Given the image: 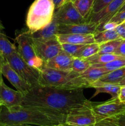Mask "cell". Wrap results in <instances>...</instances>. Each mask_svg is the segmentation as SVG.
Wrapping results in <instances>:
<instances>
[{
	"label": "cell",
	"mask_w": 125,
	"mask_h": 126,
	"mask_svg": "<svg viewBox=\"0 0 125 126\" xmlns=\"http://www.w3.org/2000/svg\"><path fill=\"white\" fill-rule=\"evenodd\" d=\"M94 37L96 43L99 44L110 41L121 39L115 29L96 32L94 34Z\"/></svg>",
	"instance_id": "obj_22"
},
{
	"label": "cell",
	"mask_w": 125,
	"mask_h": 126,
	"mask_svg": "<svg viewBox=\"0 0 125 126\" xmlns=\"http://www.w3.org/2000/svg\"><path fill=\"white\" fill-rule=\"evenodd\" d=\"M95 0H71L76 9L87 20L89 17Z\"/></svg>",
	"instance_id": "obj_20"
},
{
	"label": "cell",
	"mask_w": 125,
	"mask_h": 126,
	"mask_svg": "<svg viewBox=\"0 0 125 126\" xmlns=\"http://www.w3.org/2000/svg\"><path fill=\"white\" fill-rule=\"evenodd\" d=\"M0 126H5V125H4V124H1V123H0Z\"/></svg>",
	"instance_id": "obj_45"
},
{
	"label": "cell",
	"mask_w": 125,
	"mask_h": 126,
	"mask_svg": "<svg viewBox=\"0 0 125 126\" xmlns=\"http://www.w3.org/2000/svg\"><path fill=\"white\" fill-rule=\"evenodd\" d=\"M34 41L37 54L44 63L55 57L62 51L61 43L57 39L46 41H40L34 39Z\"/></svg>",
	"instance_id": "obj_11"
},
{
	"label": "cell",
	"mask_w": 125,
	"mask_h": 126,
	"mask_svg": "<svg viewBox=\"0 0 125 126\" xmlns=\"http://www.w3.org/2000/svg\"><path fill=\"white\" fill-rule=\"evenodd\" d=\"M122 40L123 39H118L100 44L98 54H114Z\"/></svg>",
	"instance_id": "obj_28"
},
{
	"label": "cell",
	"mask_w": 125,
	"mask_h": 126,
	"mask_svg": "<svg viewBox=\"0 0 125 126\" xmlns=\"http://www.w3.org/2000/svg\"><path fill=\"white\" fill-rule=\"evenodd\" d=\"M53 20L58 25L74 24L87 22L76 9L71 0H67L62 6L55 10Z\"/></svg>",
	"instance_id": "obj_8"
},
{
	"label": "cell",
	"mask_w": 125,
	"mask_h": 126,
	"mask_svg": "<svg viewBox=\"0 0 125 126\" xmlns=\"http://www.w3.org/2000/svg\"><path fill=\"white\" fill-rule=\"evenodd\" d=\"M5 126H36L29 124H13V125H5Z\"/></svg>",
	"instance_id": "obj_39"
},
{
	"label": "cell",
	"mask_w": 125,
	"mask_h": 126,
	"mask_svg": "<svg viewBox=\"0 0 125 126\" xmlns=\"http://www.w3.org/2000/svg\"><path fill=\"white\" fill-rule=\"evenodd\" d=\"M107 73L102 68L96 67L91 65L88 70L80 75L82 78L89 85V87H91L92 84L100 79Z\"/></svg>",
	"instance_id": "obj_19"
},
{
	"label": "cell",
	"mask_w": 125,
	"mask_h": 126,
	"mask_svg": "<svg viewBox=\"0 0 125 126\" xmlns=\"http://www.w3.org/2000/svg\"><path fill=\"white\" fill-rule=\"evenodd\" d=\"M2 75L11 82L13 87H15L16 90L20 92L24 95L32 88L31 86L27 83L21 77L20 75L11 67L7 61L2 66Z\"/></svg>",
	"instance_id": "obj_13"
},
{
	"label": "cell",
	"mask_w": 125,
	"mask_h": 126,
	"mask_svg": "<svg viewBox=\"0 0 125 126\" xmlns=\"http://www.w3.org/2000/svg\"><path fill=\"white\" fill-rule=\"evenodd\" d=\"M61 47L64 52L72 57H75L79 53L81 49L86 44H75L69 43H62Z\"/></svg>",
	"instance_id": "obj_29"
},
{
	"label": "cell",
	"mask_w": 125,
	"mask_h": 126,
	"mask_svg": "<svg viewBox=\"0 0 125 126\" xmlns=\"http://www.w3.org/2000/svg\"><path fill=\"white\" fill-rule=\"evenodd\" d=\"M114 54L120 56L125 57V39H123L122 41L116 48Z\"/></svg>",
	"instance_id": "obj_33"
},
{
	"label": "cell",
	"mask_w": 125,
	"mask_h": 126,
	"mask_svg": "<svg viewBox=\"0 0 125 126\" xmlns=\"http://www.w3.org/2000/svg\"><path fill=\"white\" fill-rule=\"evenodd\" d=\"M113 0H95L92 8L90 14H93L99 12L103 9L105 8Z\"/></svg>",
	"instance_id": "obj_30"
},
{
	"label": "cell",
	"mask_w": 125,
	"mask_h": 126,
	"mask_svg": "<svg viewBox=\"0 0 125 126\" xmlns=\"http://www.w3.org/2000/svg\"><path fill=\"white\" fill-rule=\"evenodd\" d=\"M52 1L55 6V10H56L62 6L67 1L66 0H52Z\"/></svg>",
	"instance_id": "obj_38"
},
{
	"label": "cell",
	"mask_w": 125,
	"mask_h": 126,
	"mask_svg": "<svg viewBox=\"0 0 125 126\" xmlns=\"http://www.w3.org/2000/svg\"><path fill=\"white\" fill-rule=\"evenodd\" d=\"M119 85H120V86H125V78L123 79V80H121V81H120V82H119L118 84Z\"/></svg>",
	"instance_id": "obj_41"
},
{
	"label": "cell",
	"mask_w": 125,
	"mask_h": 126,
	"mask_svg": "<svg viewBox=\"0 0 125 126\" xmlns=\"http://www.w3.org/2000/svg\"><path fill=\"white\" fill-rule=\"evenodd\" d=\"M125 78V66L110 71L105 74L99 81L107 83L118 84L119 82Z\"/></svg>",
	"instance_id": "obj_21"
},
{
	"label": "cell",
	"mask_w": 125,
	"mask_h": 126,
	"mask_svg": "<svg viewBox=\"0 0 125 126\" xmlns=\"http://www.w3.org/2000/svg\"><path fill=\"white\" fill-rule=\"evenodd\" d=\"M110 22H114L116 24L119 25L125 22V10L121 12H118L113 17V18L110 20Z\"/></svg>",
	"instance_id": "obj_32"
},
{
	"label": "cell",
	"mask_w": 125,
	"mask_h": 126,
	"mask_svg": "<svg viewBox=\"0 0 125 126\" xmlns=\"http://www.w3.org/2000/svg\"><path fill=\"white\" fill-rule=\"evenodd\" d=\"M79 75L73 71H61L44 65L40 70L39 85L58 88L80 89L77 79Z\"/></svg>",
	"instance_id": "obj_4"
},
{
	"label": "cell",
	"mask_w": 125,
	"mask_h": 126,
	"mask_svg": "<svg viewBox=\"0 0 125 126\" xmlns=\"http://www.w3.org/2000/svg\"><path fill=\"white\" fill-rule=\"evenodd\" d=\"M6 61L31 87L39 85L40 70L27 63L18 50L6 57Z\"/></svg>",
	"instance_id": "obj_6"
},
{
	"label": "cell",
	"mask_w": 125,
	"mask_h": 126,
	"mask_svg": "<svg viewBox=\"0 0 125 126\" xmlns=\"http://www.w3.org/2000/svg\"><path fill=\"white\" fill-rule=\"evenodd\" d=\"M66 1H67V0H66Z\"/></svg>",
	"instance_id": "obj_48"
},
{
	"label": "cell",
	"mask_w": 125,
	"mask_h": 126,
	"mask_svg": "<svg viewBox=\"0 0 125 126\" xmlns=\"http://www.w3.org/2000/svg\"><path fill=\"white\" fill-rule=\"evenodd\" d=\"M83 89H66L38 85L23 97L22 105L39 107L67 115L76 110L91 107Z\"/></svg>",
	"instance_id": "obj_1"
},
{
	"label": "cell",
	"mask_w": 125,
	"mask_h": 126,
	"mask_svg": "<svg viewBox=\"0 0 125 126\" xmlns=\"http://www.w3.org/2000/svg\"><path fill=\"white\" fill-rule=\"evenodd\" d=\"M124 103H125V101H124Z\"/></svg>",
	"instance_id": "obj_46"
},
{
	"label": "cell",
	"mask_w": 125,
	"mask_h": 126,
	"mask_svg": "<svg viewBox=\"0 0 125 126\" xmlns=\"http://www.w3.org/2000/svg\"></svg>",
	"instance_id": "obj_49"
},
{
	"label": "cell",
	"mask_w": 125,
	"mask_h": 126,
	"mask_svg": "<svg viewBox=\"0 0 125 126\" xmlns=\"http://www.w3.org/2000/svg\"><path fill=\"white\" fill-rule=\"evenodd\" d=\"M4 28V27L3 25H2V22H1V21L0 20V29L3 30Z\"/></svg>",
	"instance_id": "obj_43"
},
{
	"label": "cell",
	"mask_w": 125,
	"mask_h": 126,
	"mask_svg": "<svg viewBox=\"0 0 125 126\" xmlns=\"http://www.w3.org/2000/svg\"><path fill=\"white\" fill-rule=\"evenodd\" d=\"M66 115L39 107L18 105L7 108L2 106L0 123L4 125L29 124L37 126H51L65 124Z\"/></svg>",
	"instance_id": "obj_2"
},
{
	"label": "cell",
	"mask_w": 125,
	"mask_h": 126,
	"mask_svg": "<svg viewBox=\"0 0 125 126\" xmlns=\"http://www.w3.org/2000/svg\"><path fill=\"white\" fill-rule=\"evenodd\" d=\"M24 95L17 90L6 86L2 81L0 84V103L7 108L22 105Z\"/></svg>",
	"instance_id": "obj_12"
},
{
	"label": "cell",
	"mask_w": 125,
	"mask_h": 126,
	"mask_svg": "<svg viewBox=\"0 0 125 126\" xmlns=\"http://www.w3.org/2000/svg\"><path fill=\"white\" fill-rule=\"evenodd\" d=\"M118 99L122 102H124V101L125 100V86H121Z\"/></svg>",
	"instance_id": "obj_37"
},
{
	"label": "cell",
	"mask_w": 125,
	"mask_h": 126,
	"mask_svg": "<svg viewBox=\"0 0 125 126\" xmlns=\"http://www.w3.org/2000/svg\"><path fill=\"white\" fill-rule=\"evenodd\" d=\"M6 62V59L4 55L0 52V84L3 81V79H2V66H3L4 64Z\"/></svg>",
	"instance_id": "obj_35"
},
{
	"label": "cell",
	"mask_w": 125,
	"mask_h": 126,
	"mask_svg": "<svg viewBox=\"0 0 125 126\" xmlns=\"http://www.w3.org/2000/svg\"><path fill=\"white\" fill-rule=\"evenodd\" d=\"M106 120L113 123L118 126H125V113H122L115 116L108 118L106 119Z\"/></svg>",
	"instance_id": "obj_31"
},
{
	"label": "cell",
	"mask_w": 125,
	"mask_h": 126,
	"mask_svg": "<svg viewBox=\"0 0 125 126\" xmlns=\"http://www.w3.org/2000/svg\"><path fill=\"white\" fill-rule=\"evenodd\" d=\"M96 122L91 107L70 112L65 119L67 126H93Z\"/></svg>",
	"instance_id": "obj_9"
},
{
	"label": "cell",
	"mask_w": 125,
	"mask_h": 126,
	"mask_svg": "<svg viewBox=\"0 0 125 126\" xmlns=\"http://www.w3.org/2000/svg\"><path fill=\"white\" fill-rule=\"evenodd\" d=\"M125 0H113L108 6L99 12L89 15L87 22H94L98 25V28L110 22L115 14L118 13Z\"/></svg>",
	"instance_id": "obj_10"
},
{
	"label": "cell",
	"mask_w": 125,
	"mask_h": 126,
	"mask_svg": "<svg viewBox=\"0 0 125 126\" xmlns=\"http://www.w3.org/2000/svg\"><path fill=\"white\" fill-rule=\"evenodd\" d=\"M51 126H67L65 124H62V123H60V124H56V125H53Z\"/></svg>",
	"instance_id": "obj_42"
},
{
	"label": "cell",
	"mask_w": 125,
	"mask_h": 126,
	"mask_svg": "<svg viewBox=\"0 0 125 126\" xmlns=\"http://www.w3.org/2000/svg\"><path fill=\"white\" fill-rule=\"evenodd\" d=\"M99 50V44L96 42L85 45L75 57L88 59L95 54H98Z\"/></svg>",
	"instance_id": "obj_26"
},
{
	"label": "cell",
	"mask_w": 125,
	"mask_h": 126,
	"mask_svg": "<svg viewBox=\"0 0 125 126\" xmlns=\"http://www.w3.org/2000/svg\"><path fill=\"white\" fill-rule=\"evenodd\" d=\"M91 66V63L87 59L74 57L72 61V71L81 74L88 70Z\"/></svg>",
	"instance_id": "obj_27"
},
{
	"label": "cell",
	"mask_w": 125,
	"mask_h": 126,
	"mask_svg": "<svg viewBox=\"0 0 125 126\" xmlns=\"http://www.w3.org/2000/svg\"><path fill=\"white\" fill-rule=\"evenodd\" d=\"M98 25L94 22H85L80 23L59 25L58 34H94Z\"/></svg>",
	"instance_id": "obj_14"
},
{
	"label": "cell",
	"mask_w": 125,
	"mask_h": 126,
	"mask_svg": "<svg viewBox=\"0 0 125 126\" xmlns=\"http://www.w3.org/2000/svg\"><path fill=\"white\" fill-rule=\"evenodd\" d=\"M56 38L61 44H88L95 42L94 34H57Z\"/></svg>",
	"instance_id": "obj_16"
},
{
	"label": "cell",
	"mask_w": 125,
	"mask_h": 126,
	"mask_svg": "<svg viewBox=\"0 0 125 126\" xmlns=\"http://www.w3.org/2000/svg\"><path fill=\"white\" fill-rule=\"evenodd\" d=\"M123 23H125V22H123Z\"/></svg>",
	"instance_id": "obj_47"
},
{
	"label": "cell",
	"mask_w": 125,
	"mask_h": 126,
	"mask_svg": "<svg viewBox=\"0 0 125 126\" xmlns=\"http://www.w3.org/2000/svg\"><path fill=\"white\" fill-rule=\"evenodd\" d=\"M1 108H2V105L0 103V113H1Z\"/></svg>",
	"instance_id": "obj_44"
},
{
	"label": "cell",
	"mask_w": 125,
	"mask_h": 126,
	"mask_svg": "<svg viewBox=\"0 0 125 126\" xmlns=\"http://www.w3.org/2000/svg\"><path fill=\"white\" fill-rule=\"evenodd\" d=\"M125 2L123 3V4L122 5V6L121 7V8L120 9V10H119V11L118 12H118H121V11H125Z\"/></svg>",
	"instance_id": "obj_40"
},
{
	"label": "cell",
	"mask_w": 125,
	"mask_h": 126,
	"mask_svg": "<svg viewBox=\"0 0 125 126\" xmlns=\"http://www.w3.org/2000/svg\"><path fill=\"white\" fill-rule=\"evenodd\" d=\"M55 8L52 0H35L28 10L26 24L28 31L33 33L51 23Z\"/></svg>",
	"instance_id": "obj_3"
},
{
	"label": "cell",
	"mask_w": 125,
	"mask_h": 126,
	"mask_svg": "<svg viewBox=\"0 0 125 126\" xmlns=\"http://www.w3.org/2000/svg\"><path fill=\"white\" fill-rule=\"evenodd\" d=\"M91 108L98 122L125 113V103L111 98L103 102H91Z\"/></svg>",
	"instance_id": "obj_7"
},
{
	"label": "cell",
	"mask_w": 125,
	"mask_h": 126,
	"mask_svg": "<svg viewBox=\"0 0 125 126\" xmlns=\"http://www.w3.org/2000/svg\"><path fill=\"white\" fill-rule=\"evenodd\" d=\"M0 29V52L6 57L7 55L17 51V47L14 44L11 43L6 34Z\"/></svg>",
	"instance_id": "obj_23"
},
{
	"label": "cell",
	"mask_w": 125,
	"mask_h": 126,
	"mask_svg": "<svg viewBox=\"0 0 125 126\" xmlns=\"http://www.w3.org/2000/svg\"><path fill=\"white\" fill-rule=\"evenodd\" d=\"M92 66L102 68L105 71L109 73L125 66V57H120L112 61L105 63L94 64L92 65Z\"/></svg>",
	"instance_id": "obj_24"
},
{
	"label": "cell",
	"mask_w": 125,
	"mask_h": 126,
	"mask_svg": "<svg viewBox=\"0 0 125 126\" xmlns=\"http://www.w3.org/2000/svg\"><path fill=\"white\" fill-rule=\"evenodd\" d=\"M120 57L123 56H120L115 54H98V53L87 59L91 63L92 65L94 64L108 63Z\"/></svg>",
	"instance_id": "obj_25"
},
{
	"label": "cell",
	"mask_w": 125,
	"mask_h": 126,
	"mask_svg": "<svg viewBox=\"0 0 125 126\" xmlns=\"http://www.w3.org/2000/svg\"><path fill=\"white\" fill-rule=\"evenodd\" d=\"M91 87H93L96 90L93 97H95L99 94L106 93L110 94L113 99H118L121 89V86L119 84L101 82L99 80L92 84Z\"/></svg>",
	"instance_id": "obj_17"
},
{
	"label": "cell",
	"mask_w": 125,
	"mask_h": 126,
	"mask_svg": "<svg viewBox=\"0 0 125 126\" xmlns=\"http://www.w3.org/2000/svg\"><path fill=\"white\" fill-rule=\"evenodd\" d=\"M93 126H118L115 125L113 123H111V122L109 121L104 119V120L100 121L96 123Z\"/></svg>",
	"instance_id": "obj_36"
},
{
	"label": "cell",
	"mask_w": 125,
	"mask_h": 126,
	"mask_svg": "<svg viewBox=\"0 0 125 126\" xmlns=\"http://www.w3.org/2000/svg\"><path fill=\"white\" fill-rule=\"evenodd\" d=\"M15 40L18 44V52L25 61L30 66L40 70L44 65V62L37 54L31 33L28 30L20 33Z\"/></svg>",
	"instance_id": "obj_5"
},
{
	"label": "cell",
	"mask_w": 125,
	"mask_h": 126,
	"mask_svg": "<svg viewBox=\"0 0 125 126\" xmlns=\"http://www.w3.org/2000/svg\"><path fill=\"white\" fill-rule=\"evenodd\" d=\"M116 32L120 36V38L123 39H125V24L124 23L118 25L117 27L115 28Z\"/></svg>",
	"instance_id": "obj_34"
},
{
	"label": "cell",
	"mask_w": 125,
	"mask_h": 126,
	"mask_svg": "<svg viewBox=\"0 0 125 126\" xmlns=\"http://www.w3.org/2000/svg\"><path fill=\"white\" fill-rule=\"evenodd\" d=\"M58 25H59L53 20L51 23H49L44 28L31 33L32 37L33 39L40 41H46L52 40V39H56Z\"/></svg>",
	"instance_id": "obj_18"
},
{
	"label": "cell",
	"mask_w": 125,
	"mask_h": 126,
	"mask_svg": "<svg viewBox=\"0 0 125 126\" xmlns=\"http://www.w3.org/2000/svg\"><path fill=\"white\" fill-rule=\"evenodd\" d=\"M73 58L74 57L62 50L58 55L44 63V65L55 70L66 71H72Z\"/></svg>",
	"instance_id": "obj_15"
}]
</instances>
